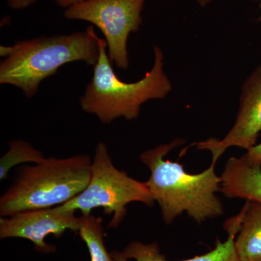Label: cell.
Listing matches in <instances>:
<instances>
[{
    "label": "cell",
    "mask_w": 261,
    "mask_h": 261,
    "mask_svg": "<svg viewBox=\"0 0 261 261\" xmlns=\"http://www.w3.org/2000/svg\"><path fill=\"white\" fill-rule=\"evenodd\" d=\"M184 143L183 139H176L146 150L140 156L150 171L146 185L167 224L184 212L198 223L224 213L222 203L216 195L221 190V178L215 172L216 163H211L203 172L192 174L179 163L164 160L171 150Z\"/></svg>",
    "instance_id": "6da1fadb"
},
{
    "label": "cell",
    "mask_w": 261,
    "mask_h": 261,
    "mask_svg": "<svg viewBox=\"0 0 261 261\" xmlns=\"http://www.w3.org/2000/svg\"><path fill=\"white\" fill-rule=\"evenodd\" d=\"M0 84L20 89L34 97L43 81L56 74L61 66L82 61L94 66L99 56L98 37L93 27L85 32L42 36L0 47Z\"/></svg>",
    "instance_id": "7a4b0ae2"
},
{
    "label": "cell",
    "mask_w": 261,
    "mask_h": 261,
    "mask_svg": "<svg viewBox=\"0 0 261 261\" xmlns=\"http://www.w3.org/2000/svg\"><path fill=\"white\" fill-rule=\"evenodd\" d=\"M98 42L99 56L94 66L93 76L80 99L84 112L94 115L106 124L119 118L132 121L138 118L142 105L151 99H164L172 90V84L163 68L164 56L158 46H153L151 70L138 82L127 83L115 73L106 40L98 37Z\"/></svg>",
    "instance_id": "3957f363"
},
{
    "label": "cell",
    "mask_w": 261,
    "mask_h": 261,
    "mask_svg": "<svg viewBox=\"0 0 261 261\" xmlns=\"http://www.w3.org/2000/svg\"><path fill=\"white\" fill-rule=\"evenodd\" d=\"M92 160L88 154L66 159L44 158L20 168L14 184L0 198V216L61 205L88 185Z\"/></svg>",
    "instance_id": "277c9868"
},
{
    "label": "cell",
    "mask_w": 261,
    "mask_h": 261,
    "mask_svg": "<svg viewBox=\"0 0 261 261\" xmlns=\"http://www.w3.org/2000/svg\"><path fill=\"white\" fill-rule=\"evenodd\" d=\"M140 202L147 206L154 200L145 182L137 181L113 163L107 146L103 142L96 147L91 178L83 192L58 207L64 211H80L87 216L97 207H102L105 214L112 216L110 228H117L126 216V206Z\"/></svg>",
    "instance_id": "5b68a950"
},
{
    "label": "cell",
    "mask_w": 261,
    "mask_h": 261,
    "mask_svg": "<svg viewBox=\"0 0 261 261\" xmlns=\"http://www.w3.org/2000/svg\"><path fill=\"white\" fill-rule=\"evenodd\" d=\"M145 3V0H86L66 8L64 16L97 27L107 43L110 61L120 69L127 70L128 38L140 29Z\"/></svg>",
    "instance_id": "8992f818"
},
{
    "label": "cell",
    "mask_w": 261,
    "mask_h": 261,
    "mask_svg": "<svg viewBox=\"0 0 261 261\" xmlns=\"http://www.w3.org/2000/svg\"><path fill=\"white\" fill-rule=\"evenodd\" d=\"M75 213L73 211L62 210L56 206L1 217L0 238L25 239L34 244L38 252H55L56 247L46 243V238L53 234L60 238L67 230L78 232L81 217H76Z\"/></svg>",
    "instance_id": "52a82bcc"
},
{
    "label": "cell",
    "mask_w": 261,
    "mask_h": 261,
    "mask_svg": "<svg viewBox=\"0 0 261 261\" xmlns=\"http://www.w3.org/2000/svg\"><path fill=\"white\" fill-rule=\"evenodd\" d=\"M261 132V64L244 82L240 98V108L234 124L221 140L210 138L195 144L197 149L212 154L216 161L229 147L249 150L255 145Z\"/></svg>",
    "instance_id": "ba28073f"
},
{
    "label": "cell",
    "mask_w": 261,
    "mask_h": 261,
    "mask_svg": "<svg viewBox=\"0 0 261 261\" xmlns=\"http://www.w3.org/2000/svg\"><path fill=\"white\" fill-rule=\"evenodd\" d=\"M244 216L245 209L243 208L238 216L226 221L224 227L228 232V238L224 243L218 239L214 250L205 255L181 261H239L234 247L235 237L241 228ZM111 254L115 261H169L154 243L132 242L122 251L114 250Z\"/></svg>",
    "instance_id": "9c48e42d"
},
{
    "label": "cell",
    "mask_w": 261,
    "mask_h": 261,
    "mask_svg": "<svg viewBox=\"0 0 261 261\" xmlns=\"http://www.w3.org/2000/svg\"><path fill=\"white\" fill-rule=\"evenodd\" d=\"M221 178V191L226 197L261 203V165L250 162L245 154L230 158Z\"/></svg>",
    "instance_id": "30bf717a"
},
{
    "label": "cell",
    "mask_w": 261,
    "mask_h": 261,
    "mask_svg": "<svg viewBox=\"0 0 261 261\" xmlns=\"http://www.w3.org/2000/svg\"><path fill=\"white\" fill-rule=\"evenodd\" d=\"M234 247L239 261H261V203L247 200Z\"/></svg>",
    "instance_id": "8fae6325"
},
{
    "label": "cell",
    "mask_w": 261,
    "mask_h": 261,
    "mask_svg": "<svg viewBox=\"0 0 261 261\" xmlns=\"http://www.w3.org/2000/svg\"><path fill=\"white\" fill-rule=\"evenodd\" d=\"M102 219L92 214L81 216L78 233L88 248L90 261H115L104 243Z\"/></svg>",
    "instance_id": "7c38bea8"
},
{
    "label": "cell",
    "mask_w": 261,
    "mask_h": 261,
    "mask_svg": "<svg viewBox=\"0 0 261 261\" xmlns=\"http://www.w3.org/2000/svg\"><path fill=\"white\" fill-rule=\"evenodd\" d=\"M44 159L40 151L23 140H13L9 149L0 159V179L5 180L10 170L21 163H40Z\"/></svg>",
    "instance_id": "4fadbf2b"
},
{
    "label": "cell",
    "mask_w": 261,
    "mask_h": 261,
    "mask_svg": "<svg viewBox=\"0 0 261 261\" xmlns=\"http://www.w3.org/2000/svg\"><path fill=\"white\" fill-rule=\"evenodd\" d=\"M245 155L250 162L257 165H261V143L259 145H255L252 148L247 150Z\"/></svg>",
    "instance_id": "5bb4252c"
},
{
    "label": "cell",
    "mask_w": 261,
    "mask_h": 261,
    "mask_svg": "<svg viewBox=\"0 0 261 261\" xmlns=\"http://www.w3.org/2000/svg\"><path fill=\"white\" fill-rule=\"evenodd\" d=\"M37 0H8V4L12 9L23 10L34 5Z\"/></svg>",
    "instance_id": "9a60e30c"
},
{
    "label": "cell",
    "mask_w": 261,
    "mask_h": 261,
    "mask_svg": "<svg viewBox=\"0 0 261 261\" xmlns=\"http://www.w3.org/2000/svg\"><path fill=\"white\" fill-rule=\"evenodd\" d=\"M84 1H86V0H55L57 5L64 8H69L71 5L82 3Z\"/></svg>",
    "instance_id": "2e32d148"
},
{
    "label": "cell",
    "mask_w": 261,
    "mask_h": 261,
    "mask_svg": "<svg viewBox=\"0 0 261 261\" xmlns=\"http://www.w3.org/2000/svg\"><path fill=\"white\" fill-rule=\"evenodd\" d=\"M200 6L205 7L206 5L210 4L212 0H195Z\"/></svg>",
    "instance_id": "e0dca14e"
},
{
    "label": "cell",
    "mask_w": 261,
    "mask_h": 261,
    "mask_svg": "<svg viewBox=\"0 0 261 261\" xmlns=\"http://www.w3.org/2000/svg\"><path fill=\"white\" fill-rule=\"evenodd\" d=\"M260 9H261V0H260ZM258 20H259V21L261 22V15H260V18H259Z\"/></svg>",
    "instance_id": "ac0fdd59"
}]
</instances>
